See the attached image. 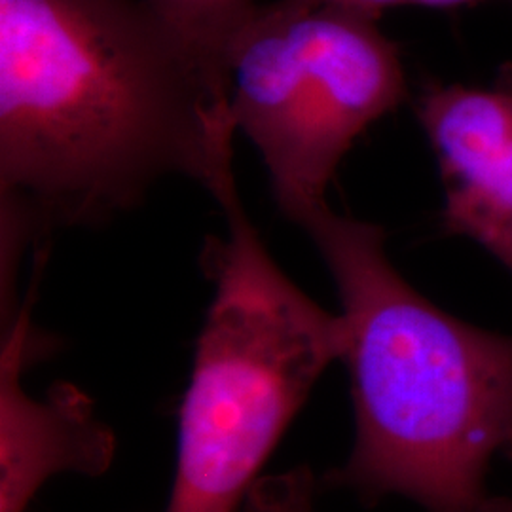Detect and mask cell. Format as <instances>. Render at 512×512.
Masks as SVG:
<instances>
[{"label":"cell","instance_id":"cell-1","mask_svg":"<svg viewBox=\"0 0 512 512\" xmlns=\"http://www.w3.org/2000/svg\"><path fill=\"white\" fill-rule=\"evenodd\" d=\"M234 135L147 0H0V300L40 236L128 213L167 177L207 190Z\"/></svg>","mask_w":512,"mask_h":512},{"label":"cell","instance_id":"cell-9","mask_svg":"<svg viewBox=\"0 0 512 512\" xmlns=\"http://www.w3.org/2000/svg\"><path fill=\"white\" fill-rule=\"evenodd\" d=\"M285 6H294V8H311L319 4H332V6H342L353 12L365 14L370 18L380 19L385 10L399 8V6H421V8H437V10H454V8H471L484 2H494V0H279ZM495 2H507L511 4L512 0H495Z\"/></svg>","mask_w":512,"mask_h":512},{"label":"cell","instance_id":"cell-5","mask_svg":"<svg viewBox=\"0 0 512 512\" xmlns=\"http://www.w3.org/2000/svg\"><path fill=\"white\" fill-rule=\"evenodd\" d=\"M52 340L33 327L29 304L2 327L0 348V512H25L55 475H105L116 437L80 387L59 382L42 399L23 384Z\"/></svg>","mask_w":512,"mask_h":512},{"label":"cell","instance_id":"cell-4","mask_svg":"<svg viewBox=\"0 0 512 512\" xmlns=\"http://www.w3.org/2000/svg\"><path fill=\"white\" fill-rule=\"evenodd\" d=\"M230 116L268 169L279 209L327 202L349 148L408 97L378 19L342 6H256L228 55Z\"/></svg>","mask_w":512,"mask_h":512},{"label":"cell","instance_id":"cell-6","mask_svg":"<svg viewBox=\"0 0 512 512\" xmlns=\"http://www.w3.org/2000/svg\"><path fill=\"white\" fill-rule=\"evenodd\" d=\"M416 114L439 162L444 230L512 274V65L486 88L427 84Z\"/></svg>","mask_w":512,"mask_h":512},{"label":"cell","instance_id":"cell-2","mask_svg":"<svg viewBox=\"0 0 512 512\" xmlns=\"http://www.w3.org/2000/svg\"><path fill=\"white\" fill-rule=\"evenodd\" d=\"M338 289L355 440L319 476L366 505L404 497L425 512H482L497 454L512 459V334L480 329L418 293L385 251L382 226L329 203L291 217Z\"/></svg>","mask_w":512,"mask_h":512},{"label":"cell","instance_id":"cell-3","mask_svg":"<svg viewBox=\"0 0 512 512\" xmlns=\"http://www.w3.org/2000/svg\"><path fill=\"white\" fill-rule=\"evenodd\" d=\"M209 194L226 236L203 253L215 294L181 404L164 512H238L319 378L348 349L344 317L304 293L262 243L234 167Z\"/></svg>","mask_w":512,"mask_h":512},{"label":"cell","instance_id":"cell-8","mask_svg":"<svg viewBox=\"0 0 512 512\" xmlns=\"http://www.w3.org/2000/svg\"><path fill=\"white\" fill-rule=\"evenodd\" d=\"M319 476L300 465L279 475L258 478L245 499V512H319Z\"/></svg>","mask_w":512,"mask_h":512},{"label":"cell","instance_id":"cell-7","mask_svg":"<svg viewBox=\"0 0 512 512\" xmlns=\"http://www.w3.org/2000/svg\"><path fill=\"white\" fill-rule=\"evenodd\" d=\"M198 61L213 93L230 101L228 55L253 16L255 0H147Z\"/></svg>","mask_w":512,"mask_h":512},{"label":"cell","instance_id":"cell-10","mask_svg":"<svg viewBox=\"0 0 512 512\" xmlns=\"http://www.w3.org/2000/svg\"><path fill=\"white\" fill-rule=\"evenodd\" d=\"M482 512H512V497L509 495H490Z\"/></svg>","mask_w":512,"mask_h":512}]
</instances>
